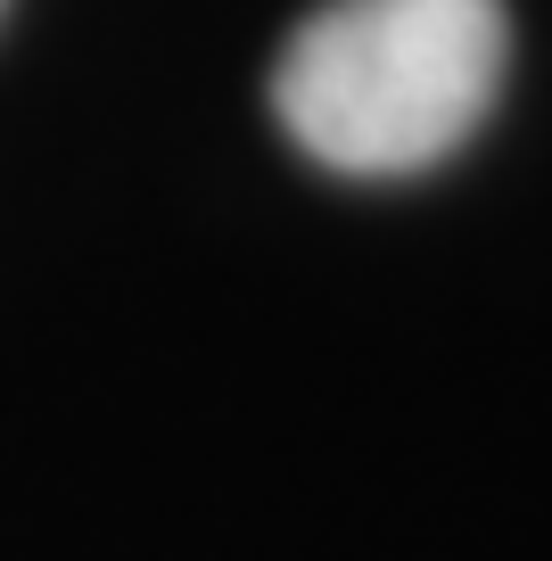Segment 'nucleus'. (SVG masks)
Segmentation results:
<instances>
[{
	"label": "nucleus",
	"mask_w": 552,
	"mask_h": 561,
	"mask_svg": "<svg viewBox=\"0 0 552 561\" xmlns=\"http://www.w3.org/2000/svg\"><path fill=\"white\" fill-rule=\"evenodd\" d=\"M503 0H330L289 34L273 107L330 174H421L503 91Z\"/></svg>",
	"instance_id": "f257e3e1"
}]
</instances>
